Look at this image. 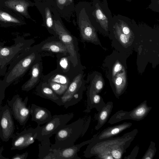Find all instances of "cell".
Here are the masks:
<instances>
[{
  "label": "cell",
  "instance_id": "obj_26",
  "mask_svg": "<svg viewBox=\"0 0 159 159\" xmlns=\"http://www.w3.org/2000/svg\"><path fill=\"white\" fill-rule=\"evenodd\" d=\"M47 83L55 93L59 96H61L65 93L69 86L52 82Z\"/></svg>",
  "mask_w": 159,
  "mask_h": 159
},
{
  "label": "cell",
  "instance_id": "obj_21",
  "mask_svg": "<svg viewBox=\"0 0 159 159\" xmlns=\"http://www.w3.org/2000/svg\"><path fill=\"white\" fill-rule=\"evenodd\" d=\"M113 107V102H109L105 104L97 114H95V117L98 121L97 125L95 127L96 130H98L105 124L111 114Z\"/></svg>",
  "mask_w": 159,
  "mask_h": 159
},
{
  "label": "cell",
  "instance_id": "obj_14",
  "mask_svg": "<svg viewBox=\"0 0 159 159\" xmlns=\"http://www.w3.org/2000/svg\"><path fill=\"white\" fill-rule=\"evenodd\" d=\"M15 97L16 101L13 105L12 110L16 118L22 124H24L28 120L30 114V107H26L28 98H26L24 101L22 102L18 96Z\"/></svg>",
  "mask_w": 159,
  "mask_h": 159
},
{
  "label": "cell",
  "instance_id": "obj_30",
  "mask_svg": "<svg viewBox=\"0 0 159 159\" xmlns=\"http://www.w3.org/2000/svg\"><path fill=\"white\" fill-rule=\"evenodd\" d=\"M148 8L154 11L159 12V0H151V3Z\"/></svg>",
  "mask_w": 159,
  "mask_h": 159
},
{
  "label": "cell",
  "instance_id": "obj_17",
  "mask_svg": "<svg viewBox=\"0 0 159 159\" xmlns=\"http://www.w3.org/2000/svg\"><path fill=\"white\" fill-rule=\"evenodd\" d=\"M36 94L41 97L52 101L57 105L59 102V96L55 93L47 82L42 80L36 87Z\"/></svg>",
  "mask_w": 159,
  "mask_h": 159
},
{
  "label": "cell",
  "instance_id": "obj_20",
  "mask_svg": "<svg viewBox=\"0 0 159 159\" xmlns=\"http://www.w3.org/2000/svg\"><path fill=\"white\" fill-rule=\"evenodd\" d=\"M41 79L46 82H52L68 85L72 80L68 76L59 72L56 69L46 75H42Z\"/></svg>",
  "mask_w": 159,
  "mask_h": 159
},
{
  "label": "cell",
  "instance_id": "obj_19",
  "mask_svg": "<svg viewBox=\"0 0 159 159\" xmlns=\"http://www.w3.org/2000/svg\"><path fill=\"white\" fill-rule=\"evenodd\" d=\"M87 95V108L84 111L89 112L90 110L95 108L98 111L105 105V103L102 98L91 87H89Z\"/></svg>",
  "mask_w": 159,
  "mask_h": 159
},
{
  "label": "cell",
  "instance_id": "obj_1",
  "mask_svg": "<svg viewBox=\"0 0 159 159\" xmlns=\"http://www.w3.org/2000/svg\"><path fill=\"white\" fill-rule=\"evenodd\" d=\"M138 132L135 129L120 137L93 140L84 152V156L97 159H120Z\"/></svg>",
  "mask_w": 159,
  "mask_h": 159
},
{
  "label": "cell",
  "instance_id": "obj_11",
  "mask_svg": "<svg viewBox=\"0 0 159 159\" xmlns=\"http://www.w3.org/2000/svg\"><path fill=\"white\" fill-rule=\"evenodd\" d=\"M56 56L57 58L56 69L72 80L84 69V67H75L74 66L68 53L66 55L59 53Z\"/></svg>",
  "mask_w": 159,
  "mask_h": 159
},
{
  "label": "cell",
  "instance_id": "obj_2",
  "mask_svg": "<svg viewBox=\"0 0 159 159\" xmlns=\"http://www.w3.org/2000/svg\"><path fill=\"white\" fill-rule=\"evenodd\" d=\"M42 56L32 46L20 53L10 64L3 80L8 86L23 77Z\"/></svg>",
  "mask_w": 159,
  "mask_h": 159
},
{
  "label": "cell",
  "instance_id": "obj_28",
  "mask_svg": "<svg viewBox=\"0 0 159 159\" xmlns=\"http://www.w3.org/2000/svg\"><path fill=\"white\" fill-rule=\"evenodd\" d=\"M156 151L157 149L155 146V143L151 141L148 148L142 159H152L155 156Z\"/></svg>",
  "mask_w": 159,
  "mask_h": 159
},
{
  "label": "cell",
  "instance_id": "obj_34",
  "mask_svg": "<svg viewBox=\"0 0 159 159\" xmlns=\"http://www.w3.org/2000/svg\"><path fill=\"white\" fill-rule=\"evenodd\" d=\"M7 86L3 80H0V88L2 87H7Z\"/></svg>",
  "mask_w": 159,
  "mask_h": 159
},
{
  "label": "cell",
  "instance_id": "obj_18",
  "mask_svg": "<svg viewBox=\"0 0 159 159\" xmlns=\"http://www.w3.org/2000/svg\"><path fill=\"white\" fill-rule=\"evenodd\" d=\"M40 125L34 129H30L24 134L19 137L14 142L13 147L16 148H23L33 143L37 136Z\"/></svg>",
  "mask_w": 159,
  "mask_h": 159
},
{
  "label": "cell",
  "instance_id": "obj_22",
  "mask_svg": "<svg viewBox=\"0 0 159 159\" xmlns=\"http://www.w3.org/2000/svg\"><path fill=\"white\" fill-rule=\"evenodd\" d=\"M39 144L38 157L40 159H55V157L50 147L49 138L40 141Z\"/></svg>",
  "mask_w": 159,
  "mask_h": 159
},
{
  "label": "cell",
  "instance_id": "obj_35",
  "mask_svg": "<svg viewBox=\"0 0 159 159\" xmlns=\"http://www.w3.org/2000/svg\"><path fill=\"white\" fill-rule=\"evenodd\" d=\"M66 0H58V2L61 4H64L66 2Z\"/></svg>",
  "mask_w": 159,
  "mask_h": 159
},
{
  "label": "cell",
  "instance_id": "obj_33",
  "mask_svg": "<svg viewBox=\"0 0 159 159\" xmlns=\"http://www.w3.org/2000/svg\"><path fill=\"white\" fill-rule=\"evenodd\" d=\"M28 152H25L21 155H16L12 158L13 159H25L28 156Z\"/></svg>",
  "mask_w": 159,
  "mask_h": 159
},
{
  "label": "cell",
  "instance_id": "obj_6",
  "mask_svg": "<svg viewBox=\"0 0 159 159\" xmlns=\"http://www.w3.org/2000/svg\"><path fill=\"white\" fill-rule=\"evenodd\" d=\"M73 112L64 114L55 115L42 126H40L36 139L39 141L49 139L73 117Z\"/></svg>",
  "mask_w": 159,
  "mask_h": 159
},
{
  "label": "cell",
  "instance_id": "obj_13",
  "mask_svg": "<svg viewBox=\"0 0 159 159\" xmlns=\"http://www.w3.org/2000/svg\"><path fill=\"white\" fill-rule=\"evenodd\" d=\"M30 68V77L21 87L22 90L24 91H29L31 90L40 82L43 70L42 60L35 63Z\"/></svg>",
  "mask_w": 159,
  "mask_h": 159
},
{
  "label": "cell",
  "instance_id": "obj_37",
  "mask_svg": "<svg viewBox=\"0 0 159 159\" xmlns=\"http://www.w3.org/2000/svg\"><path fill=\"white\" fill-rule=\"evenodd\" d=\"M70 1H72V0H70Z\"/></svg>",
  "mask_w": 159,
  "mask_h": 159
},
{
  "label": "cell",
  "instance_id": "obj_29",
  "mask_svg": "<svg viewBox=\"0 0 159 159\" xmlns=\"http://www.w3.org/2000/svg\"><path fill=\"white\" fill-rule=\"evenodd\" d=\"M124 79L123 77L122 76L119 75L115 80V84L116 88V93L117 94H120L122 91L123 88L122 86Z\"/></svg>",
  "mask_w": 159,
  "mask_h": 159
},
{
  "label": "cell",
  "instance_id": "obj_23",
  "mask_svg": "<svg viewBox=\"0 0 159 159\" xmlns=\"http://www.w3.org/2000/svg\"><path fill=\"white\" fill-rule=\"evenodd\" d=\"M1 125L2 128L3 136L6 138L9 137L13 130V124L8 111L3 114L1 121Z\"/></svg>",
  "mask_w": 159,
  "mask_h": 159
},
{
  "label": "cell",
  "instance_id": "obj_36",
  "mask_svg": "<svg viewBox=\"0 0 159 159\" xmlns=\"http://www.w3.org/2000/svg\"><path fill=\"white\" fill-rule=\"evenodd\" d=\"M127 1H128V2H131L132 0H125Z\"/></svg>",
  "mask_w": 159,
  "mask_h": 159
},
{
  "label": "cell",
  "instance_id": "obj_24",
  "mask_svg": "<svg viewBox=\"0 0 159 159\" xmlns=\"http://www.w3.org/2000/svg\"><path fill=\"white\" fill-rule=\"evenodd\" d=\"M80 28L82 41L94 42L96 40L95 30L89 23L82 24Z\"/></svg>",
  "mask_w": 159,
  "mask_h": 159
},
{
  "label": "cell",
  "instance_id": "obj_5",
  "mask_svg": "<svg viewBox=\"0 0 159 159\" xmlns=\"http://www.w3.org/2000/svg\"><path fill=\"white\" fill-rule=\"evenodd\" d=\"M83 70L76 76L69 85L67 90L61 96H59L58 106H63L67 109L79 102L82 99L85 89Z\"/></svg>",
  "mask_w": 159,
  "mask_h": 159
},
{
  "label": "cell",
  "instance_id": "obj_12",
  "mask_svg": "<svg viewBox=\"0 0 159 159\" xmlns=\"http://www.w3.org/2000/svg\"><path fill=\"white\" fill-rule=\"evenodd\" d=\"M93 140L90 139L76 145L61 149H51L55 157V159H80L78 156L77 153L80 148L85 145L88 144Z\"/></svg>",
  "mask_w": 159,
  "mask_h": 159
},
{
  "label": "cell",
  "instance_id": "obj_25",
  "mask_svg": "<svg viewBox=\"0 0 159 159\" xmlns=\"http://www.w3.org/2000/svg\"><path fill=\"white\" fill-rule=\"evenodd\" d=\"M5 5L21 14L27 15V8L29 4L24 0H8L5 2Z\"/></svg>",
  "mask_w": 159,
  "mask_h": 159
},
{
  "label": "cell",
  "instance_id": "obj_4",
  "mask_svg": "<svg viewBox=\"0 0 159 159\" xmlns=\"http://www.w3.org/2000/svg\"><path fill=\"white\" fill-rule=\"evenodd\" d=\"M34 42L33 39L16 38L13 44L5 46L4 43L0 42V75H4L7 66L20 53L32 46Z\"/></svg>",
  "mask_w": 159,
  "mask_h": 159
},
{
  "label": "cell",
  "instance_id": "obj_3",
  "mask_svg": "<svg viewBox=\"0 0 159 159\" xmlns=\"http://www.w3.org/2000/svg\"><path fill=\"white\" fill-rule=\"evenodd\" d=\"M85 120L80 118L61 128L56 133L55 142L51 145L52 149H61L73 145L77 139L82 134Z\"/></svg>",
  "mask_w": 159,
  "mask_h": 159
},
{
  "label": "cell",
  "instance_id": "obj_31",
  "mask_svg": "<svg viewBox=\"0 0 159 159\" xmlns=\"http://www.w3.org/2000/svg\"><path fill=\"white\" fill-rule=\"evenodd\" d=\"M46 24L49 28H51L53 25L52 20L49 9L47 10L46 12Z\"/></svg>",
  "mask_w": 159,
  "mask_h": 159
},
{
  "label": "cell",
  "instance_id": "obj_27",
  "mask_svg": "<svg viewBox=\"0 0 159 159\" xmlns=\"http://www.w3.org/2000/svg\"><path fill=\"white\" fill-rule=\"evenodd\" d=\"M0 20L5 22L20 23V21L17 19L7 13L0 11Z\"/></svg>",
  "mask_w": 159,
  "mask_h": 159
},
{
  "label": "cell",
  "instance_id": "obj_8",
  "mask_svg": "<svg viewBox=\"0 0 159 159\" xmlns=\"http://www.w3.org/2000/svg\"><path fill=\"white\" fill-rule=\"evenodd\" d=\"M32 47L41 56H52L59 53L66 55L68 53L65 44L57 36L48 38Z\"/></svg>",
  "mask_w": 159,
  "mask_h": 159
},
{
  "label": "cell",
  "instance_id": "obj_32",
  "mask_svg": "<svg viewBox=\"0 0 159 159\" xmlns=\"http://www.w3.org/2000/svg\"><path fill=\"white\" fill-rule=\"evenodd\" d=\"M122 68L121 65L119 62L116 63L114 67L113 71V75L115 76L118 72L120 71Z\"/></svg>",
  "mask_w": 159,
  "mask_h": 159
},
{
  "label": "cell",
  "instance_id": "obj_9",
  "mask_svg": "<svg viewBox=\"0 0 159 159\" xmlns=\"http://www.w3.org/2000/svg\"><path fill=\"white\" fill-rule=\"evenodd\" d=\"M145 101L130 111L120 110L114 114L110 118L108 123L113 124L125 120L130 119L139 121L143 119L152 109Z\"/></svg>",
  "mask_w": 159,
  "mask_h": 159
},
{
  "label": "cell",
  "instance_id": "obj_16",
  "mask_svg": "<svg viewBox=\"0 0 159 159\" xmlns=\"http://www.w3.org/2000/svg\"><path fill=\"white\" fill-rule=\"evenodd\" d=\"M32 120L36 122L38 125L46 123L52 118L51 112L46 108L32 104L30 107Z\"/></svg>",
  "mask_w": 159,
  "mask_h": 159
},
{
  "label": "cell",
  "instance_id": "obj_15",
  "mask_svg": "<svg viewBox=\"0 0 159 159\" xmlns=\"http://www.w3.org/2000/svg\"><path fill=\"white\" fill-rule=\"evenodd\" d=\"M132 125L131 123L125 122L120 124L108 127L98 134L94 135L92 138L93 140H99L112 137L129 128Z\"/></svg>",
  "mask_w": 159,
  "mask_h": 159
},
{
  "label": "cell",
  "instance_id": "obj_10",
  "mask_svg": "<svg viewBox=\"0 0 159 159\" xmlns=\"http://www.w3.org/2000/svg\"><path fill=\"white\" fill-rule=\"evenodd\" d=\"M107 0H96L94 14L97 25L106 31L112 26L113 16Z\"/></svg>",
  "mask_w": 159,
  "mask_h": 159
},
{
  "label": "cell",
  "instance_id": "obj_7",
  "mask_svg": "<svg viewBox=\"0 0 159 159\" xmlns=\"http://www.w3.org/2000/svg\"><path fill=\"white\" fill-rule=\"evenodd\" d=\"M54 30L57 36L66 46L74 66L75 67H84L81 62L76 38L61 26H55Z\"/></svg>",
  "mask_w": 159,
  "mask_h": 159
}]
</instances>
